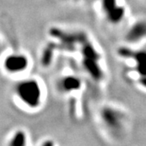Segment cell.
Here are the masks:
<instances>
[{
	"instance_id": "6da1fadb",
	"label": "cell",
	"mask_w": 146,
	"mask_h": 146,
	"mask_svg": "<svg viewBox=\"0 0 146 146\" xmlns=\"http://www.w3.org/2000/svg\"><path fill=\"white\" fill-rule=\"evenodd\" d=\"M14 91L16 98L29 108H37L42 103V88L36 79L21 80L16 84Z\"/></svg>"
},
{
	"instance_id": "7a4b0ae2",
	"label": "cell",
	"mask_w": 146,
	"mask_h": 146,
	"mask_svg": "<svg viewBox=\"0 0 146 146\" xmlns=\"http://www.w3.org/2000/svg\"><path fill=\"white\" fill-rule=\"evenodd\" d=\"M101 117L104 124L110 131H120L124 126L125 116L122 111L113 106H106L102 109Z\"/></svg>"
},
{
	"instance_id": "3957f363",
	"label": "cell",
	"mask_w": 146,
	"mask_h": 146,
	"mask_svg": "<svg viewBox=\"0 0 146 146\" xmlns=\"http://www.w3.org/2000/svg\"><path fill=\"white\" fill-rule=\"evenodd\" d=\"M29 66V59L23 53L14 52L8 54L3 60V68L11 74L24 72Z\"/></svg>"
},
{
	"instance_id": "277c9868",
	"label": "cell",
	"mask_w": 146,
	"mask_h": 146,
	"mask_svg": "<svg viewBox=\"0 0 146 146\" xmlns=\"http://www.w3.org/2000/svg\"><path fill=\"white\" fill-rule=\"evenodd\" d=\"M145 39H146V20L136 21L126 32V42L130 44H136Z\"/></svg>"
},
{
	"instance_id": "5b68a950",
	"label": "cell",
	"mask_w": 146,
	"mask_h": 146,
	"mask_svg": "<svg viewBox=\"0 0 146 146\" xmlns=\"http://www.w3.org/2000/svg\"><path fill=\"white\" fill-rule=\"evenodd\" d=\"M82 87L81 80L73 75H68L63 76L58 82V88L65 94L79 91Z\"/></svg>"
},
{
	"instance_id": "8992f818",
	"label": "cell",
	"mask_w": 146,
	"mask_h": 146,
	"mask_svg": "<svg viewBox=\"0 0 146 146\" xmlns=\"http://www.w3.org/2000/svg\"><path fill=\"white\" fill-rule=\"evenodd\" d=\"M101 7L106 19L119 16L124 9L123 6L119 4L118 0H101Z\"/></svg>"
},
{
	"instance_id": "52a82bcc",
	"label": "cell",
	"mask_w": 146,
	"mask_h": 146,
	"mask_svg": "<svg viewBox=\"0 0 146 146\" xmlns=\"http://www.w3.org/2000/svg\"><path fill=\"white\" fill-rule=\"evenodd\" d=\"M100 60L83 58L82 65L86 72L95 80H101L103 77V72L99 64Z\"/></svg>"
},
{
	"instance_id": "ba28073f",
	"label": "cell",
	"mask_w": 146,
	"mask_h": 146,
	"mask_svg": "<svg viewBox=\"0 0 146 146\" xmlns=\"http://www.w3.org/2000/svg\"><path fill=\"white\" fill-rule=\"evenodd\" d=\"M9 146H26V135L24 131H18L11 140Z\"/></svg>"
},
{
	"instance_id": "9c48e42d",
	"label": "cell",
	"mask_w": 146,
	"mask_h": 146,
	"mask_svg": "<svg viewBox=\"0 0 146 146\" xmlns=\"http://www.w3.org/2000/svg\"><path fill=\"white\" fill-rule=\"evenodd\" d=\"M2 50H3V45H2V42L0 41V54L2 53Z\"/></svg>"
},
{
	"instance_id": "30bf717a",
	"label": "cell",
	"mask_w": 146,
	"mask_h": 146,
	"mask_svg": "<svg viewBox=\"0 0 146 146\" xmlns=\"http://www.w3.org/2000/svg\"><path fill=\"white\" fill-rule=\"evenodd\" d=\"M84 1H91V0H84Z\"/></svg>"
}]
</instances>
